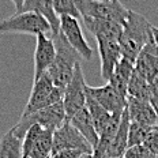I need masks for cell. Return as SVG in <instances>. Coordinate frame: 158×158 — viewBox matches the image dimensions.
<instances>
[{"label": "cell", "instance_id": "obj_29", "mask_svg": "<svg viewBox=\"0 0 158 158\" xmlns=\"http://www.w3.org/2000/svg\"><path fill=\"white\" fill-rule=\"evenodd\" d=\"M151 30H153V38H154V42H156V52L158 56V27L157 26H153Z\"/></svg>", "mask_w": 158, "mask_h": 158}, {"label": "cell", "instance_id": "obj_6", "mask_svg": "<svg viewBox=\"0 0 158 158\" xmlns=\"http://www.w3.org/2000/svg\"><path fill=\"white\" fill-rule=\"evenodd\" d=\"M64 90L56 87L53 82L51 81L49 75L45 72L42 77H40L37 81L33 82V87L29 95L27 104L25 106V110L22 114H29L40 109L48 108L53 104H57L63 101Z\"/></svg>", "mask_w": 158, "mask_h": 158}, {"label": "cell", "instance_id": "obj_10", "mask_svg": "<svg viewBox=\"0 0 158 158\" xmlns=\"http://www.w3.org/2000/svg\"><path fill=\"white\" fill-rule=\"evenodd\" d=\"M86 91L110 114L123 113L127 106V97L121 95L109 83H105L101 87H90L86 85Z\"/></svg>", "mask_w": 158, "mask_h": 158}, {"label": "cell", "instance_id": "obj_21", "mask_svg": "<svg viewBox=\"0 0 158 158\" xmlns=\"http://www.w3.org/2000/svg\"><path fill=\"white\" fill-rule=\"evenodd\" d=\"M23 139L14 134L12 128L0 138V158H22Z\"/></svg>", "mask_w": 158, "mask_h": 158}, {"label": "cell", "instance_id": "obj_4", "mask_svg": "<svg viewBox=\"0 0 158 158\" xmlns=\"http://www.w3.org/2000/svg\"><path fill=\"white\" fill-rule=\"evenodd\" d=\"M77 7L81 18H93L101 21H109L118 25H124L128 10L120 3V0H77Z\"/></svg>", "mask_w": 158, "mask_h": 158}, {"label": "cell", "instance_id": "obj_5", "mask_svg": "<svg viewBox=\"0 0 158 158\" xmlns=\"http://www.w3.org/2000/svg\"><path fill=\"white\" fill-rule=\"evenodd\" d=\"M0 33H23L37 37L38 34H47L52 37L51 25L42 15L33 11L16 12L0 22Z\"/></svg>", "mask_w": 158, "mask_h": 158}, {"label": "cell", "instance_id": "obj_15", "mask_svg": "<svg viewBox=\"0 0 158 158\" xmlns=\"http://www.w3.org/2000/svg\"><path fill=\"white\" fill-rule=\"evenodd\" d=\"M85 26L89 31L95 37V40L101 41H117L121 37L123 33V25L114 23L109 21H101V19H93V18H82Z\"/></svg>", "mask_w": 158, "mask_h": 158}, {"label": "cell", "instance_id": "obj_33", "mask_svg": "<svg viewBox=\"0 0 158 158\" xmlns=\"http://www.w3.org/2000/svg\"><path fill=\"white\" fill-rule=\"evenodd\" d=\"M101 2H108V0H101Z\"/></svg>", "mask_w": 158, "mask_h": 158}, {"label": "cell", "instance_id": "obj_24", "mask_svg": "<svg viewBox=\"0 0 158 158\" xmlns=\"http://www.w3.org/2000/svg\"><path fill=\"white\" fill-rule=\"evenodd\" d=\"M154 127H146L142 124L130 121V127H128V147L136 146V144H143L146 140L147 135Z\"/></svg>", "mask_w": 158, "mask_h": 158}, {"label": "cell", "instance_id": "obj_17", "mask_svg": "<svg viewBox=\"0 0 158 158\" xmlns=\"http://www.w3.org/2000/svg\"><path fill=\"white\" fill-rule=\"evenodd\" d=\"M72 127H75L78 130V132L85 138V139L89 142L93 150L97 147L98 144V135L95 132V128H94V124L91 121V117L89 114V110L86 108H83L82 110H79L75 116H72L70 120Z\"/></svg>", "mask_w": 158, "mask_h": 158}, {"label": "cell", "instance_id": "obj_26", "mask_svg": "<svg viewBox=\"0 0 158 158\" xmlns=\"http://www.w3.org/2000/svg\"><path fill=\"white\" fill-rule=\"evenodd\" d=\"M123 158H158L154 156L151 151L143 144H136V146L127 147L124 151Z\"/></svg>", "mask_w": 158, "mask_h": 158}, {"label": "cell", "instance_id": "obj_12", "mask_svg": "<svg viewBox=\"0 0 158 158\" xmlns=\"http://www.w3.org/2000/svg\"><path fill=\"white\" fill-rule=\"evenodd\" d=\"M134 70L142 75L147 82H151L158 78V56L154 41L149 42L140 51L134 63Z\"/></svg>", "mask_w": 158, "mask_h": 158}, {"label": "cell", "instance_id": "obj_13", "mask_svg": "<svg viewBox=\"0 0 158 158\" xmlns=\"http://www.w3.org/2000/svg\"><path fill=\"white\" fill-rule=\"evenodd\" d=\"M98 53L101 59V77L105 81H109L116 64L120 61L121 51L117 41H101L98 40Z\"/></svg>", "mask_w": 158, "mask_h": 158}, {"label": "cell", "instance_id": "obj_14", "mask_svg": "<svg viewBox=\"0 0 158 158\" xmlns=\"http://www.w3.org/2000/svg\"><path fill=\"white\" fill-rule=\"evenodd\" d=\"M130 121L142 124L146 127H157L158 116L154 112L153 106L149 104V101L135 100V98H127V106Z\"/></svg>", "mask_w": 158, "mask_h": 158}, {"label": "cell", "instance_id": "obj_19", "mask_svg": "<svg viewBox=\"0 0 158 158\" xmlns=\"http://www.w3.org/2000/svg\"><path fill=\"white\" fill-rule=\"evenodd\" d=\"M128 127H130V117H128L127 109H124L116 135H114L109 149H108V158L123 157L124 151L128 147Z\"/></svg>", "mask_w": 158, "mask_h": 158}, {"label": "cell", "instance_id": "obj_18", "mask_svg": "<svg viewBox=\"0 0 158 158\" xmlns=\"http://www.w3.org/2000/svg\"><path fill=\"white\" fill-rule=\"evenodd\" d=\"M134 72V63L127 59L121 57L120 61L116 64L113 70V74H112L110 79L106 82L109 83L114 90H117L118 93L124 97H127V86L128 82H130V78Z\"/></svg>", "mask_w": 158, "mask_h": 158}, {"label": "cell", "instance_id": "obj_28", "mask_svg": "<svg viewBox=\"0 0 158 158\" xmlns=\"http://www.w3.org/2000/svg\"><path fill=\"white\" fill-rule=\"evenodd\" d=\"M149 104L158 116V78L149 82Z\"/></svg>", "mask_w": 158, "mask_h": 158}, {"label": "cell", "instance_id": "obj_20", "mask_svg": "<svg viewBox=\"0 0 158 158\" xmlns=\"http://www.w3.org/2000/svg\"><path fill=\"white\" fill-rule=\"evenodd\" d=\"M86 109L89 110V114L91 117V121L94 124L95 132L100 136L104 132V130L108 127V124L112 120V114L108 110H105L91 95L87 94L86 91Z\"/></svg>", "mask_w": 158, "mask_h": 158}, {"label": "cell", "instance_id": "obj_27", "mask_svg": "<svg viewBox=\"0 0 158 158\" xmlns=\"http://www.w3.org/2000/svg\"><path fill=\"white\" fill-rule=\"evenodd\" d=\"M143 146H146L154 156L158 157V128L157 127H154L149 132L146 140H144V143H143Z\"/></svg>", "mask_w": 158, "mask_h": 158}, {"label": "cell", "instance_id": "obj_23", "mask_svg": "<svg viewBox=\"0 0 158 158\" xmlns=\"http://www.w3.org/2000/svg\"><path fill=\"white\" fill-rule=\"evenodd\" d=\"M127 98L149 101V82L135 70L127 86Z\"/></svg>", "mask_w": 158, "mask_h": 158}, {"label": "cell", "instance_id": "obj_25", "mask_svg": "<svg viewBox=\"0 0 158 158\" xmlns=\"http://www.w3.org/2000/svg\"><path fill=\"white\" fill-rule=\"evenodd\" d=\"M53 11L60 16H71L75 19H81V14L77 7V0H53Z\"/></svg>", "mask_w": 158, "mask_h": 158}, {"label": "cell", "instance_id": "obj_3", "mask_svg": "<svg viewBox=\"0 0 158 158\" xmlns=\"http://www.w3.org/2000/svg\"><path fill=\"white\" fill-rule=\"evenodd\" d=\"M65 121V112L63 106V101L53 104L48 108L40 109L29 114H22L19 121L12 127V131L18 138L23 139L25 134L33 126H40L45 130L55 131Z\"/></svg>", "mask_w": 158, "mask_h": 158}, {"label": "cell", "instance_id": "obj_1", "mask_svg": "<svg viewBox=\"0 0 158 158\" xmlns=\"http://www.w3.org/2000/svg\"><path fill=\"white\" fill-rule=\"evenodd\" d=\"M151 27L153 25L147 21V18H144L139 12L128 10L127 19L123 25V33L118 40L121 56L124 59L135 63L140 51L149 42L154 41Z\"/></svg>", "mask_w": 158, "mask_h": 158}, {"label": "cell", "instance_id": "obj_11", "mask_svg": "<svg viewBox=\"0 0 158 158\" xmlns=\"http://www.w3.org/2000/svg\"><path fill=\"white\" fill-rule=\"evenodd\" d=\"M56 56V49L52 37L47 34H38L34 49V81L48 71Z\"/></svg>", "mask_w": 158, "mask_h": 158}, {"label": "cell", "instance_id": "obj_34", "mask_svg": "<svg viewBox=\"0 0 158 158\" xmlns=\"http://www.w3.org/2000/svg\"><path fill=\"white\" fill-rule=\"evenodd\" d=\"M117 158H123V157H117Z\"/></svg>", "mask_w": 158, "mask_h": 158}, {"label": "cell", "instance_id": "obj_9", "mask_svg": "<svg viewBox=\"0 0 158 158\" xmlns=\"http://www.w3.org/2000/svg\"><path fill=\"white\" fill-rule=\"evenodd\" d=\"M59 21H60V33L64 35L68 44L78 52L83 60H91L93 49L85 38L79 19L71 18V16H60Z\"/></svg>", "mask_w": 158, "mask_h": 158}, {"label": "cell", "instance_id": "obj_22", "mask_svg": "<svg viewBox=\"0 0 158 158\" xmlns=\"http://www.w3.org/2000/svg\"><path fill=\"white\" fill-rule=\"evenodd\" d=\"M52 139H53V131L44 128L38 139L34 142L23 158H51Z\"/></svg>", "mask_w": 158, "mask_h": 158}, {"label": "cell", "instance_id": "obj_31", "mask_svg": "<svg viewBox=\"0 0 158 158\" xmlns=\"http://www.w3.org/2000/svg\"><path fill=\"white\" fill-rule=\"evenodd\" d=\"M79 158H91V154H83V156L79 157Z\"/></svg>", "mask_w": 158, "mask_h": 158}, {"label": "cell", "instance_id": "obj_8", "mask_svg": "<svg viewBox=\"0 0 158 158\" xmlns=\"http://www.w3.org/2000/svg\"><path fill=\"white\" fill-rule=\"evenodd\" d=\"M67 150H79L85 154L93 153V147L89 144L87 140L78 132L77 128L71 126L70 121L65 120L60 127L53 131L52 156Z\"/></svg>", "mask_w": 158, "mask_h": 158}, {"label": "cell", "instance_id": "obj_2", "mask_svg": "<svg viewBox=\"0 0 158 158\" xmlns=\"http://www.w3.org/2000/svg\"><path fill=\"white\" fill-rule=\"evenodd\" d=\"M52 40H53L55 44L56 56L52 65L48 68L47 74L49 75V78H51V81L53 82L56 87L64 90L72 79L75 65L81 63L82 57L68 44L67 40L64 38V35L60 31H59V34L53 35Z\"/></svg>", "mask_w": 158, "mask_h": 158}, {"label": "cell", "instance_id": "obj_35", "mask_svg": "<svg viewBox=\"0 0 158 158\" xmlns=\"http://www.w3.org/2000/svg\"><path fill=\"white\" fill-rule=\"evenodd\" d=\"M157 128H158V124H157Z\"/></svg>", "mask_w": 158, "mask_h": 158}, {"label": "cell", "instance_id": "obj_16", "mask_svg": "<svg viewBox=\"0 0 158 158\" xmlns=\"http://www.w3.org/2000/svg\"><path fill=\"white\" fill-rule=\"evenodd\" d=\"M33 11L42 15L49 22L52 29V37L60 31V21L53 11V0H25L21 12Z\"/></svg>", "mask_w": 158, "mask_h": 158}, {"label": "cell", "instance_id": "obj_30", "mask_svg": "<svg viewBox=\"0 0 158 158\" xmlns=\"http://www.w3.org/2000/svg\"><path fill=\"white\" fill-rule=\"evenodd\" d=\"M11 2H12V4L15 6L16 12H21V11H22V7H23L25 0H11Z\"/></svg>", "mask_w": 158, "mask_h": 158}, {"label": "cell", "instance_id": "obj_7", "mask_svg": "<svg viewBox=\"0 0 158 158\" xmlns=\"http://www.w3.org/2000/svg\"><path fill=\"white\" fill-rule=\"evenodd\" d=\"M63 106L67 121L72 116H75L79 110L86 108V82H85L83 78V71H82L81 63L75 65L71 82L64 89Z\"/></svg>", "mask_w": 158, "mask_h": 158}, {"label": "cell", "instance_id": "obj_32", "mask_svg": "<svg viewBox=\"0 0 158 158\" xmlns=\"http://www.w3.org/2000/svg\"><path fill=\"white\" fill-rule=\"evenodd\" d=\"M51 158H63V157H61L60 154H56V156H52Z\"/></svg>", "mask_w": 158, "mask_h": 158}]
</instances>
